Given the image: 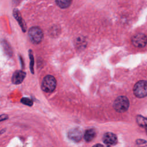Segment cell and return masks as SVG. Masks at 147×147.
Returning a JSON list of instances; mask_svg holds the SVG:
<instances>
[{"label": "cell", "mask_w": 147, "mask_h": 147, "mask_svg": "<svg viewBox=\"0 0 147 147\" xmlns=\"http://www.w3.org/2000/svg\"><path fill=\"white\" fill-rule=\"evenodd\" d=\"M129 106V101L127 97L119 96L117 97L114 102L113 107L118 113H124L126 111Z\"/></svg>", "instance_id": "6da1fadb"}, {"label": "cell", "mask_w": 147, "mask_h": 147, "mask_svg": "<svg viewBox=\"0 0 147 147\" xmlns=\"http://www.w3.org/2000/svg\"><path fill=\"white\" fill-rule=\"evenodd\" d=\"M56 87V80L52 75H47L42 79L41 83V88L46 92L53 91Z\"/></svg>", "instance_id": "7a4b0ae2"}, {"label": "cell", "mask_w": 147, "mask_h": 147, "mask_svg": "<svg viewBox=\"0 0 147 147\" xmlns=\"http://www.w3.org/2000/svg\"><path fill=\"white\" fill-rule=\"evenodd\" d=\"M133 93L136 97L139 98L147 96V82L143 80L137 82L134 86Z\"/></svg>", "instance_id": "3957f363"}, {"label": "cell", "mask_w": 147, "mask_h": 147, "mask_svg": "<svg viewBox=\"0 0 147 147\" xmlns=\"http://www.w3.org/2000/svg\"><path fill=\"white\" fill-rule=\"evenodd\" d=\"M28 35L30 40L33 43L38 44L42 39L43 32L39 27L33 26L29 30Z\"/></svg>", "instance_id": "277c9868"}, {"label": "cell", "mask_w": 147, "mask_h": 147, "mask_svg": "<svg viewBox=\"0 0 147 147\" xmlns=\"http://www.w3.org/2000/svg\"><path fill=\"white\" fill-rule=\"evenodd\" d=\"M131 42L136 47H145L147 44V36L143 33L137 34L132 37Z\"/></svg>", "instance_id": "5b68a950"}, {"label": "cell", "mask_w": 147, "mask_h": 147, "mask_svg": "<svg viewBox=\"0 0 147 147\" xmlns=\"http://www.w3.org/2000/svg\"><path fill=\"white\" fill-rule=\"evenodd\" d=\"M68 138L75 142H78L81 140L83 137L82 130L79 127H75L71 129L68 133Z\"/></svg>", "instance_id": "8992f818"}, {"label": "cell", "mask_w": 147, "mask_h": 147, "mask_svg": "<svg viewBox=\"0 0 147 147\" xmlns=\"http://www.w3.org/2000/svg\"><path fill=\"white\" fill-rule=\"evenodd\" d=\"M103 141L105 144L110 146L115 145L117 143L118 140L115 134L111 132H107L103 135Z\"/></svg>", "instance_id": "52a82bcc"}, {"label": "cell", "mask_w": 147, "mask_h": 147, "mask_svg": "<svg viewBox=\"0 0 147 147\" xmlns=\"http://www.w3.org/2000/svg\"><path fill=\"white\" fill-rule=\"evenodd\" d=\"M26 76V73L22 71H16L11 77V82L13 84H18L21 83Z\"/></svg>", "instance_id": "ba28073f"}, {"label": "cell", "mask_w": 147, "mask_h": 147, "mask_svg": "<svg viewBox=\"0 0 147 147\" xmlns=\"http://www.w3.org/2000/svg\"><path fill=\"white\" fill-rule=\"evenodd\" d=\"M96 136V131L93 129H90L86 131L84 134V140L87 142L92 141Z\"/></svg>", "instance_id": "9c48e42d"}, {"label": "cell", "mask_w": 147, "mask_h": 147, "mask_svg": "<svg viewBox=\"0 0 147 147\" xmlns=\"http://www.w3.org/2000/svg\"><path fill=\"white\" fill-rule=\"evenodd\" d=\"M13 15H14V17L16 18V19L18 22V23L20 24L21 27L22 29V30L24 32H25V30H26V26H25V24L24 22V21L22 20V19L21 18V16L20 15V12L17 10H14L13 11Z\"/></svg>", "instance_id": "30bf717a"}, {"label": "cell", "mask_w": 147, "mask_h": 147, "mask_svg": "<svg viewBox=\"0 0 147 147\" xmlns=\"http://www.w3.org/2000/svg\"><path fill=\"white\" fill-rule=\"evenodd\" d=\"M72 1V0H56V3L60 8L65 9L71 5Z\"/></svg>", "instance_id": "8fae6325"}, {"label": "cell", "mask_w": 147, "mask_h": 147, "mask_svg": "<svg viewBox=\"0 0 147 147\" xmlns=\"http://www.w3.org/2000/svg\"><path fill=\"white\" fill-rule=\"evenodd\" d=\"M136 121L137 124L141 127H146L147 126V117L138 115L136 117Z\"/></svg>", "instance_id": "7c38bea8"}, {"label": "cell", "mask_w": 147, "mask_h": 147, "mask_svg": "<svg viewBox=\"0 0 147 147\" xmlns=\"http://www.w3.org/2000/svg\"><path fill=\"white\" fill-rule=\"evenodd\" d=\"M137 147H147V141L142 139H138L136 141Z\"/></svg>", "instance_id": "4fadbf2b"}, {"label": "cell", "mask_w": 147, "mask_h": 147, "mask_svg": "<svg viewBox=\"0 0 147 147\" xmlns=\"http://www.w3.org/2000/svg\"><path fill=\"white\" fill-rule=\"evenodd\" d=\"M21 102L23 104H24L25 105H27V106H31L33 105L32 100H31L29 98H22L21 99Z\"/></svg>", "instance_id": "5bb4252c"}, {"label": "cell", "mask_w": 147, "mask_h": 147, "mask_svg": "<svg viewBox=\"0 0 147 147\" xmlns=\"http://www.w3.org/2000/svg\"><path fill=\"white\" fill-rule=\"evenodd\" d=\"M29 56H30V70L32 73H33V64H34V59H33V54L31 52V51L29 52Z\"/></svg>", "instance_id": "9a60e30c"}, {"label": "cell", "mask_w": 147, "mask_h": 147, "mask_svg": "<svg viewBox=\"0 0 147 147\" xmlns=\"http://www.w3.org/2000/svg\"><path fill=\"white\" fill-rule=\"evenodd\" d=\"M8 118L7 115H6V114H2L1 115V121H2L3 120H5L7 118Z\"/></svg>", "instance_id": "2e32d148"}, {"label": "cell", "mask_w": 147, "mask_h": 147, "mask_svg": "<svg viewBox=\"0 0 147 147\" xmlns=\"http://www.w3.org/2000/svg\"><path fill=\"white\" fill-rule=\"evenodd\" d=\"M92 147H104V146H103V145H102L100 144H97L94 145Z\"/></svg>", "instance_id": "e0dca14e"}, {"label": "cell", "mask_w": 147, "mask_h": 147, "mask_svg": "<svg viewBox=\"0 0 147 147\" xmlns=\"http://www.w3.org/2000/svg\"><path fill=\"white\" fill-rule=\"evenodd\" d=\"M145 128H146V133H147V126Z\"/></svg>", "instance_id": "ac0fdd59"}, {"label": "cell", "mask_w": 147, "mask_h": 147, "mask_svg": "<svg viewBox=\"0 0 147 147\" xmlns=\"http://www.w3.org/2000/svg\"><path fill=\"white\" fill-rule=\"evenodd\" d=\"M107 147H110V146H107Z\"/></svg>", "instance_id": "d6986e66"}]
</instances>
